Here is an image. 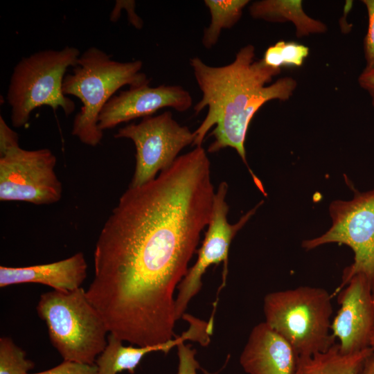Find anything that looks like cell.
Listing matches in <instances>:
<instances>
[{
  "instance_id": "cell-8",
  "label": "cell",
  "mask_w": 374,
  "mask_h": 374,
  "mask_svg": "<svg viewBox=\"0 0 374 374\" xmlns=\"http://www.w3.org/2000/svg\"><path fill=\"white\" fill-rule=\"evenodd\" d=\"M329 213L330 229L321 235L303 241L302 247L312 250L329 243L349 247L354 254L353 262L344 269L334 295L357 274L366 278L374 292V188L355 190L348 201L332 202Z\"/></svg>"
},
{
  "instance_id": "cell-1",
  "label": "cell",
  "mask_w": 374,
  "mask_h": 374,
  "mask_svg": "<svg viewBox=\"0 0 374 374\" xmlns=\"http://www.w3.org/2000/svg\"><path fill=\"white\" fill-rule=\"evenodd\" d=\"M215 193L199 145L121 196L96 241L86 290L109 333L137 346L172 339L175 290L211 221Z\"/></svg>"
},
{
  "instance_id": "cell-25",
  "label": "cell",
  "mask_w": 374,
  "mask_h": 374,
  "mask_svg": "<svg viewBox=\"0 0 374 374\" xmlns=\"http://www.w3.org/2000/svg\"><path fill=\"white\" fill-rule=\"evenodd\" d=\"M123 6L128 10L129 20L135 27L141 28L143 26L142 20L139 18L134 12V1H122Z\"/></svg>"
},
{
  "instance_id": "cell-16",
  "label": "cell",
  "mask_w": 374,
  "mask_h": 374,
  "mask_svg": "<svg viewBox=\"0 0 374 374\" xmlns=\"http://www.w3.org/2000/svg\"><path fill=\"white\" fill-rule=\"evenodd\" d=\"M250 15L256 19L269 22H292L297 37L321 34L327 31L326 25L308 16L301 0H261L252 3Z\"/></svg>"
},
{
  "instance_id": "cell-14",
  "label": "cell",
  "mask_w": 374,
  "mask_h": 374,
  "mask_svg": "<svg viewBox=\"0 0 374 374\" xmlns=\"http://www.w3.org/2000/svg\"><path fill=\"white\" fill-rule=\"evenodd\" d=\"M186 319L190 323L186 331L179 337L156 346H125L122 340L109 333L107 344L95 362L98 374H116L125 370L134 373L141 360L148 353L161 351L167 354L172 347L187 340L198 341L203 346L208 344L211 335L209 323L190 315Z\"/></svg>"
},
{
  "instance_id": "cell-12",
  "label": "cell",
  "mask_w": 374,
  "mask_h": 374,
  "mask_svg": "<svg viewBox=\"0 0 374 374\" xmlns=\"http://www.w3.org/2000/svg\"><path fill=\"white\" fill-rule=\"evenodd\" d=\"M192 104L190 93L179 85L130 87L109 100L100 113L98 126L103 132L137 118L152 116L164 107L185 112Z\"/></svg>"
},
{
  "instance_id": "cell-6",
  "label": "cell",
  "mask_w": 374,
  "mask_h": 374,
  "mask_svg": "<svg viewBox=\"0 0 374 374\" xmlns=\"http://www.w3.org/2000/svg\"><path fill=\"white\" fill-rule=\"evenodd\" d=\"M80 55L77 48L66 46L38 51L19 60L13 69L6 96L15 127L24 126L31 112L40 106L53 110L60 107L66 116L74 112L75 105L64 94L62 84L66 71L77 65Z\"/></svg>"
},
{
  "instance_id": "cell-20",
  "label": "cell",
  "mask_w": 374,
  "mask_h": 374,
  "mask_svg": "<svg viewBox=\"0 0 374 374\" xmlns=\"http://www.w3.org/2000/svg\"><path fill=\"white\" fill-rule=\"evenodd\" d=\"M35 364L26 352L8 337L0 338V374H28Z\"/></svg>"
},
{
  "instance_id": "cell-26",
  "label": "cell",
  "mask_w": 374,
  "mask_h": 374,
  "mask_svg": "<svg viewBox=\"0 0 374 374\" xmlns=\"http://www.w3.org/2000/svg\"><path fill=\"white\" fill-rule=\"evenodd\" d=\"M359 374H374V354L367 358Z\"/></svg>"
},
{
  "instance_id": "cell-22",
  "label": "cell",
  "mask_w": 374,
  "mask_h": 374,
  "mask_svg": "<svg viewBox=\"0 0 374 374\" xmlns=\"http://www.w3.org/2000/svg\"><path fill=\"white\" fill-rule=\"evenodd\" d=\"M28 374H98L95 364H88L75 362L63 361L59 365L39 373Z\"/></svg>"
},
{
  "instance_id": "cell-18",
  "label": "cell",
  "mask_w": 374,
  "mask_h": 374,
  "mask_svg": "<svg viewBox=\"0 0 374 374\" xmlns=\"http://www.w3.org/2000/svg\"><path fill=\"white\" fill-rule=\"evenodd\" d=\"M248 0H205L211 20L202 37V44L206 48H212L218 41L222 29L231 28L241 18L242 11L249 3Z\"/></svg>"
},
{
  "instance_id": "cell-19",
  "label": "cell",
  "mask_w": 374,
  "mask_h": 374,
  "mask_svg": "<svg viewBox=\"0 0 374 374\" xmlns=\"http://www.w3.org/2000/svg\"><path fill=\"white\" fill-rule=\"evenodd\" d=\"M309 53V48L305 45L280 40L267 48L262 60L266 65L274 69L285 66H300Z\"/></svg>"
},
{
  "instance_id": "cell-11",
  "label": "cell",
  "mask_w": 374,
  "mask_h": 374,
  "mask_svg": "<svg viewBox=\"0 0 374 374\" xmlns=\"http://www.w3.org/2000/svg\"><path fill=\"white\" fill-rule=\"evenodd\" d=\"M340 308L331 330L341 353L350 354L369 347L374 328V292L362 275L353 276L338 292Z\"/></svg>"
},
{
  "instance_id": "cell-7",
  "label": "cell",
  "mask_w": 374,
  "mask_h": 374,
  "mask_svg": "<svg viewBox=\"0 0 374 374\" xmlns=\"http://www.w3.org/2000/svg\"><path fill=\"white\" fill-rule=\"evenodd\" d=\"M57 159L47 148H20L18 134L0 116V200L51 204L62 197L55 167Z\"/></svg>"
},
{
  "instance_id": "cell-2",
  "label": "cell",
  "mask_w": 374,
  "mask_h": 374,
  "mask_svg": "<svg viewBox=\"0 0 374 374\" xmlns=\"http://www.w3.org/2000/svg\"><path fill=\"white\" fill-rule=\"evenodd\" d=\"M255 58V47L248 44L242 47L234 60L225 66H211L198 57L190 60L202 93L201 100L194 106L195 112L197 114L208 108L204 120L194 131L193 145H202L207 132L215 125L211 133L214 141L208 152L215 153L228 147L235 149L263 193L260 181L247 161L244 143L248 128L255 114L267 102L288 100L297 82L292 77H283L267 85L280 73L281 69L270 67L262 59Z\"/></svg>"
},
{
  "instance_id": "cell-10",
  "label": "cell",
  "mask_w": 374,
  "mask_h": 374,
  "mask_svg": "<svg viewBox=\"0 0 374 374\" xmlns=\"http://www.w3.org/2000/svg\"><path fill=\"white\" fill-rule=\"evenodd\" d=\"M227 190L226 182H221L215 193L211 219L202 244L197 251V259L178 285V294L175 299V313L177 320L183 317L188 303L200 290L202 285V276L208 267L223 262L224 285L227 274L229 251L232 240L263 202L262 201L258 203L242 215L236 223L230 224L227 220L229 212V206L226 201Z\"/></svg>"
},
{
  "instance_id": "cell-9",
  "label": "cell",
  "mask_w": 374,
  "mask_h": 374,
  "mask_svg": "<svg viewBox=\"0 0 374 374\" xmlns=\"http://www.w3.org/2000/svg\"><path fill=\"white\" fill-rule=\"evenodd\" d=\"M115 138L131 139L136 149V165L131 187L145 184L169 168L179 152L195 140L194 132L179 124L170 112L143 118L137 124L120 128Z\"/></svg>"
},
{
  "instance_id": "cell-4",
  "label": "cell",
  "mask_w": 374,
  "mask_h": 374,
  "mask_svg": "<svg viewBox=\"0 0 374 374\" xmlns=\"http://www.w3.org/2000/svg\"><path fill=\"white\" fill-rule=\"evenodd\" d=\"M332 298L326 289L312 286L268 293L263 300L265 322L299 357L325 352L336 344L331 330Z\"/></svg>"
},
{
  "instance_id": "cell-27",
  "label": "cell",
  "mask_w": 374,
  "mask_h": 374,
  "mask_svg": "<svg viewBox=\"0 0 374 374\" xmlns=\"http://www.w3.org/2000/svg\"><path fill=\"white\" fill-rule=\"evenodd\" d=\"M369 347L371 348L373 353L374 354V328L371 337Z\"/></svg>"
},
{
  "instance_id": "cell-21",
  "label": "cell",
  "mask_w": 374,
  "mask_h": 374,
  "mask_svg": "<svg viewBox=\"0 0 374 374\" xmlns=\"http://www.w3.org/2000/svg\"><path fill=\"white\" fill-rule=\"evenodd\" d=\"M368 15L367 32L364 40L365 69H374V0H363Z\"/></svg>"
},
{
  "instance_id": "cell-13",
  "label": "cell",
  "mask_w": 374,
  "mask_h": 374,
  "mask_svg": "<svg viewBox=\"0 0 374 374\" xmlns=\"http://www.w3.org/2000/svg\"><path fill=\"white\" fill-rule=\"evenodd\" d=\"M299 356L265 321L255 326L240 357L248 374H294Z\"/></svg>"
},
{
  "instance_id": "cell-3",
  "label": "cell",
  "mask_w": 374,
  "mask_h": 374,
  "mask_svg": "<svg viewBox=\"0 0 374 374\" xmlns=\"http://www.w3.org/2000/svg\"><path fill=\"white\" fill-rule=\"evenodd\" d=\"M141 60L122 62L112 60L100 48L91 46L82 53L71 73L64 76V94L73 96L82 102L74 117L71 133L82 143L95 147L103 136L98 121L100 113L120 88L150 84V80L141 72Z\"/></svg>"
},
{
  "instance_id": "cell-23",
  "label": "cell",
  "mask_w": 374,
  "mask_h": 374,
  "mask_svg": "<svg viewBox=\"0 0 374 374\" xmlns=\"http://www.w3.org/2000/svg\"><path fill=\"white\" fill-rule=\"evenodd\" d=\"M179 359L178 374H197L199 364L195 359V350L181 343L177 346Z\"/></svg>"
},
{
  "instance_id": "cell-24",
  "label": "cell",
  "mask_w": 374,
  "mask_h": 374,
  "mask_svg": "<svg viewBox=\"0 0 374 374\" xmlns=\"http://www.w3.org/2000/svg\"><path fill=\"white\" fill-rule=\"evenodd\" d=\"M359 86L369 95L374 106V69H364L358 78Z\"/></svg>"
},
{
  "instance_id": "cell-17",
  "label": "cell",
  "mask_w": 374,
  "mask_h": 374,
  "mask_svg": "<svg viewBox=\"0 0 374 374\" xmlns=\"http://www.w3.org/2000/svg\"><path fill=\"white\" fill-rule=\"evenodd\" d=\"M372 353L371 348H367L345 354L335 344L325 352L299 357L294 374H359Z\"/></svg>"
},
{
  "instance_id": "cell-15",
  "label": "cell",
  "mask_w": 374,
  "mask_h": 374,
  "mask_svg": "<svg viewBox=\"0 0 374 374\" xmlns=\"http://www.w3.org/2000/svg\"><path fill=\"white\" fill-rule=\"evenodd\" d=\"M87 264L82 252L60 261L29 267H0V287L39 283L55 290L73 291L81 287L87 278Z\"/></svg>"
},
{
  "instance_id": "cell-5",
  "label": "cell",
  "mask_w": 374,
  "mask_h": 374,
  "mask_svg": "<svg viewBox=\"0 0 374 374\" xmlns=\"http://www.w3.org/2000/svg\"><path fill=\"white\" fill-rule=\"evenodd\" d=\"M36 310L64 361L95 364L107 344L109 330L82 287L45 292Z\"/></svg>"
}]
</instances>
